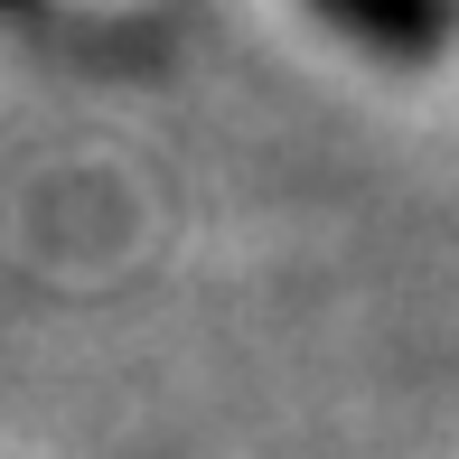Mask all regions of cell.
<instances>
[{
    "label": "cell",
    "instance_id": "cell-2",
    "mask_svg": "<svg viewBox=\"0 0 459 459\" xmlns=\"http://www.w3.org/2000/svg\"><path fill=\"white\" fill-rule=\"evenodd\" d=\"M0 10H10V0H0Z\"/></svg>",
    "mask_w": 459,
    "mask_h": 459
},
{
    "label": "cell",
    "instance_id": "cell-1",
    "mask_svg": "<svg viewBox=\"0 0 459 459\" xmlns=\"http://www.w3.org/2000/svg\"><path fill=\"white\" fill-rule=\"evenodd\" d=\"M338 38H357L366 56H394V66H422V56L450 48L459 0H309Z\"/></svg>",
    "mask_w": 459,
    "mask_h": 459
}]
</instances>
